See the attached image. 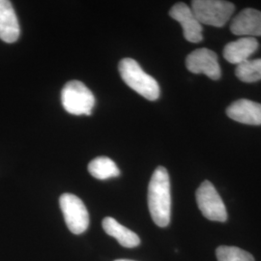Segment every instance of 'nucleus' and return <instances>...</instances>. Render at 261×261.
I'll return each instance as SVG.
<instances>
[{
	"label": "nucleus",
	"mask_w": 261,
	"mask_h": 261,
	"mask_svg": "<svg viewBox=\"0 0 261 261\" xmlns=\"http://www.w3.org/2000/svg\"><path fill=\"white\" fill-rule=\"evenodd\" d=\"M196 196L197 206L206 219L223 223L227 220L224 201L211 182L204 181L197 189Z\"/></svg>",
	"instance_id": "423d86ee"
},
{
	"label": "nucleus",
	"mask_w": 261,
	"mask_h": 261,
	"mask_svg": "<svg viewBox=\"0 0 261 261\" xmlns=\"http://www.w3.org/2000/svg\"><path fill=\"white\" fill-rule=\"evenodd\" d=\"M218 261H254L251 253L237 247L222 246L216 251Z\"/></svg>",
	"instance_id": "dca6fc26"
},
{
	"label": "nucleus",
	"mask_w": 261,
	"mask_h": 261,
	"mask_svg": "<svg viewBox=\"0 0 261 261\" xmlns=\"http://www.w3.org/2000/svg\"><path fill=\"white\" fill-rule=\"evenodd\" d=\"M169 16L181 24L184 37L188 42L199 43L202 41V25L185 3L175 4L169 11Z\"/></svg>",
	"instance_id": "6e6552de"
},
{
	"label": "nucleus",
	"mask_w": 261,
	"mask_h": 261,
	"mask_svg": "<svg viewBox=\"0 0 261 261\" xmlns=\"http://www.w3.org/2000/svg\"><path fill=\"white\" fill-rule=\"evenodd\" d=\"M227 116L234 121L247 125H261V103L241 99L231 103L226 110Z\"/></svg>",
	"instance_id": "9d476101"
},
{
	"label": "nucleus",
	"mask_w": 261,
	"mask_h": 261,
	"mask_svg": "<svg viewBox=\"0 0 261 261\" xmlns=\"http://www.w3.org/2000/svg\"><path fill=\"white\" fill-rule=\"evenodd\" d=\"M88 171L99 180H107L120 175L117 165L109 157H97L92 160L88 165Z\"/></svg>",
	"instance_id": "4468645a"
},
{
	"label": "nucleus",
	"mask_w": 261,
	"mask_h": 261,
	"mask_svg": "<svg viewBox=\"0 0 261 261\" xmlns=\"http://www.w3.org/2000/svg\"><path fill=\"white\" fill-rule=\"evenodd\" d=\"M59 204L70 231L75 235L85 232L89 226V213L84 201L75 195L63 194Z\"/></svg>",
	"instance_id": "39448f33"
},
{
	"label": "nucleus",
	"mask_w": 261,
	"mask_h": 261,
	"mask_svg": "<svg viewBox=\"0 0 261 261\" xmlns=\"http://www.w3.org/2000/svg\"><path fill=\"white\" fill-rule=\"evenodd\" d=\"M186 67L194 74H204L214 81L222 75L218 56L208 48L196 49L187 56Z\"/></svg>",
	"instance_id": "0eeeda50"
},
{
	"label": "nucleus",
	"mask_w": 261,
	"mask_h": 261,
	"mask_svg": "<svg viewBox=\"0 0 261 261\" xmlns=\"http://www.w3.org/2000/svg\"><path fill=\"white\" fill-rule=\"evenodd\" d=\"M118 69L124 83L140 96L149 101H156L160 97L157 81L146 74L136 60L124 58L119 62Z\"/></svg>",
	"instance_id": "f03ea898"
},
{
	"label": "nucleus",
	"mask_w": 261,
	"mask_h": 261,
	"mask_svg": "<svg viewBox=\"0 0 261 261\" xmlns=\"http://www.w3.org/2000/svg\"><path fill=\"white\" fill-rule=\"evenodd\" d=\"M192 11L201 24L222 28L233 14V4L222 0H194Z\"/></svg>",
	"instance_id": "20e7f679"
},
{
	"label": "nucleus",
	"mask_w": 261,
	"mask_h": 261,
	"mask_svg": "<svg viewBox=\"0 0 261 261\" xmlns=\"http://www.w3.org/2000/svg\"><path fill=\"white\" fill-rule=\"evenodd\" d=\"M20 34L19 20L12 3L0 0V39L5 43H15Z\"/></svg>",
	"instance_id": "9b49d317"
},
{
	"label": "nucleus",
	"mask_w": 261,
	"mask_h": 261,
	"mask_svg": "<svg viewBox=\"0 0 261 261\" xmlns=\"http://www.w3.org/2000/svg\"><path fill=\"white\" fill-rule=\"evenodd\" d=\"M230 30L233 34L239 36H261L260 11L251 8L243 10L234 18Z\"/></svg>",
	"instance_id": "1a4fd4ad"
},
{
	"label": "nucleus",
	"mask_w": 261,
	"mask_h": 261,
	"mask_svg": "<svg viewBox=\"0 0 261 261\" xmlns=\"http://www.w3.org/2000/svg\"><path fill=\"white\" fill-rule=\"evenodd\" d=\"M236 76L244 83H255L261 80V58L247 60L237 65Z\"/></svg>",
	"instance_id": "2eb2a0df"
},
{
	"label": "nucleus",
	"mask_w": 261,
	"mask_h": 261,
	"mask_svg": "<svg viewBox=\"0 0 261 261\" xmlns=\"http://www.w3.org/2000/svg\"><path fill=\"white\" fill-rule=\"evenodd\" d=\"M147 200L153 222L160 227L168 226L171 214V196L169 175L164 167H158L152 174Z\"/></svg>",
	"instance_id": "f257e3e1"
},
{
	"label": "nucleus",
	"mask_w": 261,
	"mask_h": 261,
	"mask_svg": "<svg viewBox=\"0 0 261 261\" xmlns=\"http://www.w3.org/2000/svg\"><path fill=\"white\" fill-rule=\"evenodd\" d=\"M61 103L66 112L74 115H90L95 106V97L85 84L71 81L61 91Z\"/></svg>",
	"instance_id": "7ed1b4c3"
},
{
	"label": "nucleus",
	"mask_w": 261,
	"mask_h": 261,
	"mask_svg": "<svg viewBox=\"0 0 261 261\" xmlns=\"http://www.w3.org/2000/svg\"><path fill=\"white\" fill-rule=\"evenodd\" d=\"M102 225L106 233L115 238L125 248H135L140 244V237L137 234L119 224L112 217L105 218Z\"/></svg>",
	"instance_id": "ddd939ff"
},
{
	"label": "nucleus",
	"mask_w": 261,
	"mask_h": 261,
	"mask_svg": "<svg viewBox=\"0 0 261 261\" xmlns=\"http://www.w3.org/2000/svg\"><path fill=\"white\" fill-rule=\"evenodd\" d=\"M257 47L258 42L255 38H240L224 47V58L231 64L239 65L249 60V57L255 53Z\"/></svg>",
	"instance_id": "f8f14e48"
},
{
	"label": "nucleus",
	"mask_w": 261,
	"mask_h": 261,
	"mask_svg": "<svg viewBox=\"0 0 261 261\" xmlns=\"http://www.w3.org/2000/svg\"><path fill=\"white\" fill-rule=\"evenodd\" d=\"M115 261H134V260H128V259H117Z\"/></svg>",
	"instance_id": "f3484780"
}]
</instances>
